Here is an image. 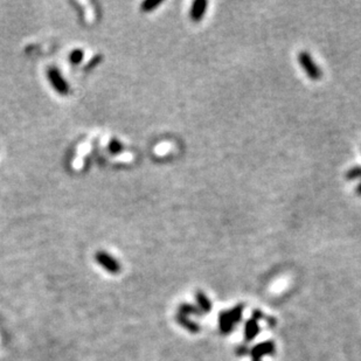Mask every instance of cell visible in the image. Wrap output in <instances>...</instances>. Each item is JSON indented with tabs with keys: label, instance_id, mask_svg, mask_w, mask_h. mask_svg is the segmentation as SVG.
Listing matches in <instances>:
<instances>
[{
	"label": "cell",
	"instance_id": "1",
	"mask_svg": "<svg viewBox=\"0 0 361 361\" xmlns=\"http://www.w3.org/2000/svg\"><path fill=\"white\" fill-rule=\"evenodd\" d=\"M298 61L301 67L303 68V70L305 71V74L307 75V77L312 79V81H319V79H322L323 71L320 68L318 67V64L314 62L309 52L302 51L299 53Z\"/></svg>",
	"mask_w": 361,
	"mask_h": 361
},
{
	"label": "cell",
	"instance_id": "2",
	"mask_svg": "<svg viewBox=\"0 0 361 361\" xmlns=\"http://www.w3.org/2000/svg\"><path fill=\"white\" fill-rule=\"evenodd\" d=\"M48 78L52 83L53 88L58 91L59 94L67 95L69 93V86H68L67 81L56 68H51V69L48 70Z\"/></svg>",
	"mask_w": 361,
	"mask_h": 361
},
{
	"label": "cell",
	"instance_id": "3",
	"mask_svg": "<svg viewBox=\"0 0 361 361\" xmlns=\"http://www.w3.org/2000/svg\"><path fill=\"white\" fill-rule=\"evenodd\" d=\"M208 2L207 0H195L192 3L189 10V18L193 22H200L207 12Z\"/></svg>",
	"mask_w": 361,
	"mask_h": 361
},
{
	"label": "cell",
	"instance_id": "4",
	"mask_svg": "<svg viewBox=\"0 0 361 361\" xmlns=\"http://www.w3.org/2000/svg\"><path fill=\"white\" fill-rule=\"evenodd\" d=\"M96 260L98 263H100L102 267L105 268L109 272L116 273L118 272L121 269V265L117 263V261L112 256H110L109 254H106L104 252H98L96 254Z\"/></svg>",
	"mask_w": 361,
	"mask_h": 361
},
{
	"label": "cell",
	"instance_id": "5",
	"mask_svg": "<svg viewBox=\"0 0 361 361\" xmlns=\"http://www.w3.org/2000/svg\"><path fill=\"white\" fill-rule=\"evenodd\" d=\"M240 313H241L240 307H237V309L231 311V312L221 314V329L223 330V332L229 331L234 323H236L238 319H240L238 318L240 317Z\"/></svg>",
	"mask_w": 361,
	"mask_h": 361
},
{
	"label": "cell",
	"instance_id": "6",
	"mask_svg": "<svg viewBox=\"0 0 361 361\" xmlns=\"http://www.w3.org/2000/svg\"><path fill=\"white\" fill-rule=\"evenodd\" d=\"M163 4L162 0H146V2H144L142 4V6H140V10H142V12L146 13V12H152L154 9H157L158 6H161Z\"/></svg>",
	"mask_w": 361,
	"mask_h": 361
},
{
	"label": "cell",
	"instance_id": "7",
	"mask_svg": "<svg viewBox=\"0 0 361 361\" xmlns=\"http://www.w3.org/2000/svg\"><path fill=\"white\" fill-rule=\"evenodd\" d=\"M345 178H346V180L348 181L361 179V166L351 167L346 172V174H345Z\"/></svg>",
	"mask_w": 361,
	"mask_h": 361
},
{
	"label": "cell",
	"instance_id": "8",
	"mask_svg": "<svg viewBox=\"0 0 361 361\" xmlns=\"http://www.w3.org/2000/svg\"><path fill=\"white\" fill-rule=\"evenodd\" d=\"M82 59H83V52L81 51V49H75V51L71 52L70 55H69L70 62L75 63V64H77V63L81 62Z\"/></svg>",
	"mask_w": 361,
	"mask_h": 361
},
{
	"label": "cell",
	"instance_id": "9",
	"mask_svg": "<svg viewBox=\"0 0 361 361\" xmlns=\"http://www.w3.org/2000/svg\"><path fill=\"white\" fill-rule=\"evenodd\" d=\"M109 150L113 154L119 153V152H122V150H123V145H122L117 139H112L109 144Z\"/></svg>",
	"mask_w": 361,
	"mask_h": 361
},
{
	"label": "cell",
	"instance_id": "10",
	"mask_svg": "<svg viewBox=\"0 0 361 361\" xmlns=\"http://www.w3.org/2000/svg\"><path fill=\"white\" fill-rule=\"evenodd\" d=\"M355 193H356V194H358V195H360V196H361V181L359 182V185L356 186V188H355Z\"/></svg>",
	"mask_w": 361,
	"mask_h": 361
}]
</instances>
